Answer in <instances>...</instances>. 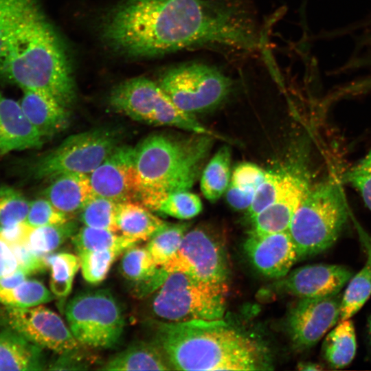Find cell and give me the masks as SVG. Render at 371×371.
Listing matches in <instances>:
<instances>
[{
  "mask_svg": "<svg viewBox=\"0 0 371 371\" xmlns=\"http://www.w3.org/2000/svg\"><path fill=\"white\" fill-rule=\"evenodd\" d=\"M352 276V271L343 265H308L278 279L274 289L300 298L325 297L340 293Z\"/></svg>",
  "mask_w": 371,
  "mask_h": 371,
  "instance_id": "15",
  "label": "cell"
},
{
  "mask_svg": "<svg viewBox=\"0 0 371 371\" xmlns=\"http://www.w3.org/2000/svg\"><path fill=\"white\" fill-rule=\"evenodd\" d=\"M18 262V268L28 276L43 271L47 267L45 256L39 254L26 245H10Z\"/></svg>",
  "mask_w": 371,
  "mask_h": 371,
  "instance_id": "42",
  "label": "cell"
},
{
  "mask_svg": "<svg viewBox=\"0 0 371 371\" xmlns=\"http://www.w3.org/2000/svg\"><path fill=\"white\" fill-rule=\"evenodd\" d=\"M343 180L359 191L371 210V150L345 172Z\"/></svg>",
  "mask_w": 371,
  "mask_h": 371,
  "instance_id": "40",
  "label": "cell"
},
{
  "mask_svg": "<svg viewBox=\"0 0 371 371\" xmlns=\"http://www.w3.org/2000/svg\"><path fill=\"white\" fill-rule=\"evenodd\" d=\"M3 311V323L9 328L41 348L62 354L80 346L61 317L44 306H6Z\"/></svg>",
  "mask_w": 371,
  "mask_h": 371,
  "instance_id": "11",
  "label": "cell"
},
{
  "mask_svg": "<svg viewBox=\"0 0 371 371\" xmlns=\"http://www.w3.org/2000/svg\"><path fill=\"white\" fill-rule=\"evenodd\" d=\"M189 227L187 223L166 222L150 237L146 247L157 265L162 267L176 254Z\"/></svg>",
  "mask_w": 371,
  "mask_h": 371,
  "instance_id": "29",
  "label": "cell"
},
{
  "mask_svg": "<svg viewBox=\"0 0 371 371\" xmlns=\"http://www.w3.org/2000/svg\"><path fill=\"white\" fill-rule=\"evenodd\" d=\"M44 197L60 211L71 215L80 210L95 195L89 175L64 174L52 180Z\"/></svg>",
  "mask_w": 371,
  "mask_h": 371,
  "instance_id": "21",
  "label": "cell"
},
{
  "mask_svg": "<svg viewBox=\"0 0 371 371\" xmlns=\"http://www.w3.org/2000/svg\"><path fill=\"white\" fill-rule=\"evenodd\" d=\"M312 186L308 170L304 163L300 161L284 170L276 200L250 220V232L257 234L288 232L295 211Z\"/></svg>",
  "mask_w": 371,
  "mask_h": 371,
  "instance_id": "13",
  "label": "cell"
},
{
  "mask_svg": "<svg viewBox=\"0 0 371 371\" xmlns=\"http://www.w3.org/2000/svg\"><path fill=\"white\" fill-rule=\"evenodd\" d=\"M282 173L266 171L264 179L257 188L251 204L247 210V217L251 220L276 200L281 188Z\"/></svg>",
  "mask_w": 371,
  "mask_h": 371,
  "instance_id": "38",
  "label": "cell"
},
{
  "mask_svg": "<svg viewBox=\"0 0 371 371\" xmlns=\"http://www.w3.org/2000/svg\"><path fill=\"white\" fill-rule=\"evenodd\" d=\"M266 171L255 164L243 162L238 164L231 175L229 186L254 195L264 179Z\"/></svg>",
  "mask_w": 371,
  "mask_h": 371,
  "instance_id": "41",
  "label": "cell"
},
{
  "mask_svg": "<svg viewBox=\"0 0 371 371\" xmlns=\"http://www.w3.org/2000/svg\"><path fill=\"white\" fill-rule=\"evenodd\" d=\"M357 341L355 328L350 319L340 321L326 337L323 345V355L333 368L348 366L355 356Z\"/></svg>",
  "mask_w": 371,
  "mask_h": 371,
  "instance_id": "26",
  "label": "cell"
},
{
  "mask_svg": "<svg viewBox=\"0 0 371 371\" xmlns=\"http://www.w3.org/2000/svg\"><path fill=\"white\" fill-rule=\"evenodd\" d=\"M165 223L139 202L119 203L116 216L119 234L141 242L148 240Z\"/></svg>",
  "mask_w": 371,
  "mask_h": 371,
  "instance_id": "24",
  "label": "cell"
},
{
  "mask_svg": "<svg viewBox=\"0 0 371 371\" xmlns=\"http://www.w3.org/2000/svg\"><path fill=\"white\" fill-rule=\"evenodd\" d=\"M154 341L172 370L270 369L266 348L250 335L221 319L153 322Z\"/></svg>",
  "mask_w": 371,
  "mask_h": 371,
  "instance_id": "2",
  "label": "cell"
},
{
  "mask_svg": "<svg viewBox=\"0 0 371 371\" xmlns=\"http://www.w3.org/2000/svg\"><path fill=\"white\" fill-rule=\"evenodd\" d=\"M30 201L19 190L0 187V229L25 223Z\"/></svg>",
  "mask_w": 371,
  "mask_h": 371,
  "instance_id": "36",
  "label": "cell"
},
{
  "mask_svg": "<svg viewBox=\"0 0 371 371\" xmlns=\"http://www.w3.org/2000/svg\"><path fill=\"white\" fill-rule=\"evenodd\" d=\"M347 219V205L338 181L330 177L313 185L295 211L288 229L297 261L330 248Z\"/></svg>",
  "mask_w": 371,
  "mask_h": 371,
  "instance_id": "5",
  "label": "cell"
},
{
  "mask_svg": "<svg viewBox=\"0 0 371 371\" xmlns=\"http://www.w3.org/2000/svg\"><path fill=\"white\" fill-rule=\"evenodd\" d=\"M65 317L78 343L93 348L115 346L125 324L120 305L106 289L87 291L76 295L67 304Z\"/></svg>",
  "mask_w": 371,
  "mask_h": 371,
  "instance_id": "7",
  "label": "cell"
},
{
  "mask_svg": "<svg viewBox=\"0 0 371 371\" xmlns=\"http://www.w3.org/2000/svg\"><path fill=\"white\" fill-rule=\"evenodd\" d=\"M70 216L44 197L30 201L25 223L32 227H38L65 223L71 219Z\"/></svg>",
  "mask_w": 371,
  "mask_h": 371,
  "instance_id": "39",
  "label": "cell"
},
{
  "mask_svg": "<svg viewBox=\"0 0 371 371\" xmlns=\"http://www.w3.org/2000/svg\"><path fill=\"white\" fill-rule=\"evenodd\" d=\"M370 333H371V319H370Z\"/></svg>",
  "mask_w": 371,
  "mask_h": 371,
  "instance_id": "48",
  "label": "cell"
},
{
  "mask_svg": "<svg viewBox=\"0 0 371 371\" xmlns=\"http://www.w3.org/2000/svg\"><path fill=\"white\" fill-rule=\"evenodd\" d=\"M43 140L20 102L5 97L0 91V155L39 148Z\"/></svg>",
  "mask_w": 371,
  "mask_h": 371,
  "instance_id": "18",
  "label": "cell"
},
{
  "mask_svg": "<svg viewBox=\"0 0 371 371\" xmlns=\"http://www.w3.org/2000/svg\"><path fill=\"white\" fill-rule=\"evenodd\" d=\"M28 275L19 268L12 273L0 277V289H10L16 287L27 278Z\"/></svg>",
  "mask_w": 371,
  "mask_h": 371,
  "instance_id": "45",
  "label": "cell"
},
{
  "mask_svg": "<svg viewBox=\"0 0 371 371\" xmlns=\"http://www.w3.org/2000/svg\"><path fill=\"white\" fill-rule=\"evenodd\" d=\"M124 251L117 249L78 252L84 279L91 284L103 281L115 259Z\"/></svg>",
  "mask_w": 371,
  "mask_h": 371,
  "instance_id": "35",
  "label": "cell"
},
{
  "mask_svg": "<svg viewBox=\"0 0 371 371\" xmlns=\"http://www.w3.org/2000/svg\"><path fill=\"white\" fill-rule=\"evenodd\" d=\"M54 294L40 281L26 279L16 287L0 289V302L5 306L31 308L52 301Z\"/></svg>",
  "mask_w": 371,
  "mask_h": 371,
  "instance_id": "33",
  "label": "cell"
},
{
  "mask_svg": "<svg viewBox=\"0 0 371 371\" xmlns=\"http://www.w3.org/2000/svg\"><path fill=\"white\" fill-rule=\"evenodd\" d=\"M41 10L38 0H0V69L12 39Z\"/></svg>",
  "mask_w": 371,
  "mask_h": 371,
  "instance_id": "25",
  "label": "cell"
},
{
  "mask_svg": "<svg viewBox=\"0 0 371 371\" xmlns=\"http://www.w3.org/2000/svg\"><path fill=\"white\" fill-rule=\"evenodd\" d=\"M214 137L155 134L135 147L139 203L153 211L171 193L189 190L199 177Z\"/></svg>",
  "mask_w": 371,
  "mask_h": 371,
  "instance_id": "4",
  "label": "cell"
},
{
  "mask_svg": "<svg viewBox=\"0 0 371 371\" xmlns=\"http://www.w3.org/2000/svg\"><path fill=\"white\" fill-rule=\"evenodd\" d=\"M200 198L189 190L177 191L169 194L159 205L157 212L181 219L188 220L202 210Z\"/></svg>",
  "mask_w": 371,
  "mask_h": 371,
  "instance_id": "37",
  "label": "cell"
},
{
  "mask_svg": "<svg viewBox=\"0 0 371 371\" xmlns=\"http://www.w3.org/2000/svg\"><path fill=\"white\" fill-rule=\"evenodd\" d=\"M78 229V223L71 219L60 224L32 227L26 245L39 254L47 255L71 238Z\"/></svg>",
  "mask_w": 371,
  "mask_h": 371,
  "instance_id": "31",
  "label": "cell"
},
{
  "mask_svg": "<svg viewBox=\"0 0 371 371\" xmlns=\"http://www.w3.org/2000/svg\"><path fill=\"white\" fill-rule=\"evenodd\" d=\"M245 251L255 269L263 276L280 279L297 261L296 251L288 232L257 234L250 232Z\"/></svg>",
  "mask_w": 371,
  "mask_h": 371,
  "instance_id": "16",
  "label": "cell"
},
{
  "mask_svg": "<svg viewBox=\"0 0 371 371\" xmlns=\"http://www.w3.org/2000/svg\"><path fill=\"white\" fill-rule=\"evenodd\" d=\"M227 283L204 281L183 272L170 273L154 292L152 313L170 322L221 319L227 307Z\"/></svg>",
  "mask_w": 371,
  "mask_h": 371,
  "instance_id": "6",
  "label": "cell"
},
{
  "mask_svg": "<svg viewBox=\"0 0 371 371\" xmlns=\"http://www.w3.org/2000/svg\"><path fill=\"white\" fill-rule=\"evenodd\" d=\"M0 76L23 90L47 94L65 107L76 98L73 70L67 52L43 10L14 36Z\"/></svg>",
  "mask_w": 371,
  "mask_h": 371,
  "instance_id": "3",
  "label": "cell"
},
{
  "mask_svg": "<svg viewBox=\"0 0 371 371\" xmlns=\"http://www.w3.org/2000/svg\"><path fill=\"white\" fill-rule=\"evenodd\" d=\"M18 268V262L11 247L0 236V277Z\"/></svg>",
  "mask_w": 371,
  "mask_h": 371,
  "instance_id": "44",
  "label": "cell"
},
{
  "mask_svg": "<svg viewBox=\"0 0 371 371\" xmlns=\"http://www.w3.org/2000/svg\"><path fill=\"white\" fill-rule=\"evenodd\" d=\"M89 177L95 196L117 202H139L140 183L135 164V148L116 146Z\"/></svg>",
  "mask_w": 371,
  "mask_h": 371,
  "instance_id": "14",
  "label": "cell"
},
{
  "mask_svg": "<svg viewBox=\"0 0 371 371\" xmlns=\"http://www.w3.org/2000/svg\"><path fill=\"white\" fill-rule=\"evenodd\" d=\"M158 85L182 111L194 115L212 110L229 94L232 82L221 71L201 63H188L166 70Z\"/></svg>",
  "mask_w": 371,
  "mask_h": 371,
  "instance_id": "8",
  "label": "cell"
},
{
  "mask_svg": "<svg viewBox=\"0 0 371 371\" xmlns=\"http://www.w3.org/2000/svg\"><path fill=\"white\" fill-rule=\"evenodd\" d=\"M101 36L133 58L208 46L252 51L261 42L249 13L222 0H123L104 18Z\"/></svg>",
  "mask_w": 371,
  "mask_h": 371,
  "instance_id": "1",
  "label": "cell"
},
{
  "mask_svg": "<svg viewBox=\"0 0 371 371\" xmlns=\"http://www.w3.org/2000/svg\"><path fill=\"white\" fill-rule=\"evenodd\" d=\"M231 150L228 146L221 147L203 169L201 190L208 201L218 200L226 192L231 179Z\"/></svg>",
  "mask_w": 371,
  "mask_h": 371,
  "instance_id": "27",
  "label": "cell"
},
{
  "mask_svg": "<svg viewBox=\"0 0 371 371\" xmlns=\"http://www.w3.org/2000/svg\"><path fill=\"white\" fill-rule=\"evenodd\" d=\"M117 146L112 131L96 128L74 134L38 158L31 173L38 179L52 180L64 174L91 173Z\"/></svg>",
  "mask_w": 371,
  "mask_h": 371,
  "instance_id": "9",
  "label": "cell"
},
{
  "mask_svg": "<svg viewBox=\"0 0 371 371\" xmlns=\"http://www.w3.org/2000/svg\"><path fill=\"white\" fill-rule=\"evenodd\" d=\"M102 370H172L160 346L152 341H139L128 346L106 361Z\"/></svg>",
  "mask_w": 371,
  "mask_h": 371,
  "instance_id": "23",
  "label": "cell"
},
{
  "mask_svg": "<svg viewBox=\"0 0 371 371\" xmlns=\"http://www.w3.org/2000/svg\"><path fill=\"white\" fill-rule=\"evenodd\" d=\"M359 232L361 234L360 235L366 247L367 252L371 254V238L360 228H359Z\"/></svg>",
  "mask_w": 371,
  "mask_h": 371,
  "instance_id": "47",
  "label": "cell"
},
{
  "mask_svg": "<svg viewBox=\"0 0 371 371\" xmlns=\"http://www.w3.org/2000/svg\"><path fill=\"white\" fill-rule=\"evenodd\" d=\"M120 271L131 283L135 294L139 297L154 293L168 275L157 265L146 247L137 245L124 251Z\"/></svg>",
  "mask_w": 371,
  "mask_h": 371,
  "instance_id": "19",
  "label": "cell"
},
{
  "mask_svg": "<svg viewBox=\"0 0 371 371\" xmlns=\"http://www.w3.org/2000/svg\"><path fill=\"white\" fill-rule=\"evenodd\" d=\"M41 348L10 328L0 332V371L45 369Z\"/></svg>",
  "mask_w": 371,
  "mask_h": 371,
  "instance_id": "22",
  "label": "cell"
},
{
  "mask_svg": "<svg viewBox=\"0 0 371 371\" xmlns=\"http://www.w3.org/2000/svg\"><path fill=\"white\" fill-rule=\"evenodd\" d=\"M77 252L117 249L124 251L140 241L107 229L84 225L71 237Z\"/></svg>",
  "mask_w": 371,
  "mask_h": 371,
  "instance_id": "28",
  "label": "cell"
},
{
  "mask_svg": "<svg viewBox=\"0 0 371 371\" xmlns=\"http://www.w3.org/2000/svg\"><path fill=\"white\" fill-rule=\"evenodd\" d=\"M119 203L95 196L80 210V220L84 225L118 233L116 216Z\"/></svg>",
  "mask_w": 371,
  "mask_h": 371,
  "instance_id": "34",
  "label": "cell"
},
{
  "mask_svg": "<svg viewBox=\"0 0 371 371\" xmlns=\"http://www.w3.org/2000/svg\"><path fill=\"white\" fill-rule=\"evenodd\" d=\"M20 104L43 138L60 132L69 124L67 108L47 94L23 90Z\"/></svg>",
  "mask_w": 371,
  "mask_h": 371,
  "instance_id": "20",
  "label": "cell"
},
{
  "mask_svg": "<svg viewBox=\"0 0 371 371\" xmlns=\"http://www.w3.org/2000/svg\"><path fill=\"white\" fill-rule=\"evenodd\" d=\"M166 273H186L211 282H227L228 265L220 243L206 229L188 230L176 254L161 267Z\"/></svg>",
  "mask_w": 371,
  "mask_h": 371,
  "instance_id": "10",
  "label": "cell"
},
{
  "mask_svg": "<svg viewBox=\"0 0 371 371\" xmlns=\"http://www.w3.org/2000/svg\"><path fill=\"white\" fill-rule=\"evenodd\" d=\"M80 347L60 354L58 359L49 366V370H86L91 360L80 352Z\"/></svg>",
  "mask_w": 371,
  "mask_h": 371,
  "instance_id": "43",
  "label": "cell"
},
{
  "mask_svg": "<svg viewBox=\"0 0 371 371\" xmlns=\"http://www.w3.org/2000/svg\"><path fill=\"white\" fill-rule=\"evenodd\" d=\"M50 269L49 286L54 296L67 297L72 289L74 276L80 267L79 257L67 252L47 254L45 256Z\"/></svg>",
  "mask_w": 371,
  "mask_h": 371,
  "instance_id": "30",
  "label": "cell"
},
{
  "mask_svg": "<svg viewBox=\"0 0 371 371\" xmlns=\"http://www.w3.org/2000/svg\"><path fill=\"white\" fill-rule=\"evenodd\" d=\"M342 295L300 298L290 310L286 329L291 343L298 350L315 346L340 321Z\"/></svg>",
  "mask_w": 371,
  "mask_h": 371,
  "instance_id": "12",
  "label": "cell"
},
{
  "mask_svg": "<svg viewBox=\"0 0 371 371\" xmlns=\"http://www.w3.org/2000/svg\"><path fill=\"white\" fill-rule=\"evenodd\" d=\"M300 370H320L321 366L317 363L310 362L300 363L297 366Z\"/></svg>",
  "mask_w": 371,
  "mask_h": 371,
  "instance_id": "46",
  "label": "cell"
},
{
  "mask_svg": "<svg viewBox=\"0 0 371 371\" xmlns=\"http://www.w3.org/2000/svg\"><path fill=\"white\" fill-rule=\"evenodd\" d=\"M162 93L163 90L158 83L144 77H136L115 87L109 95V102L117 112L151 124Z\"/></svg>",
  "mask_w": 371,
  "mask_h": 371,
  "instance_id": "17",
  "label": "cell"
},
{
  "mask_svg": "<svg viewBox=\"0 0 371 371\" xmlns=\"http://www.w3.org/2000/svg\"><path fill=\"white\" fill-rule=\"evenodd\" d=\"M371 294V254L364 267L349 280L342 295L340 321L350 319L365 304Z\"/></svg>",
  "mask_w": 371,
  "mask_h": 371,
  "instance_id": "32",
  "label": "cell"
}]
</instances>
